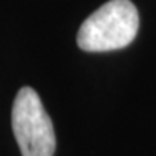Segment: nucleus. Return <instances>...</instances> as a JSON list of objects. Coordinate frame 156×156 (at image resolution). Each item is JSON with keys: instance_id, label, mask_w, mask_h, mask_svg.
I'll return each mask as SVG.
<instances>
[{"instance_id": "nucleus-1", "label": "nucleus", "mask_w": 156, "mask_h": 156, "mask_svg": "<svg viewBox=\"0 0 156 156\" xmlns=\"http://www.w3.org/2000/svg\"><path fill=\"white\" fill-rule=\"evenodd\" d=\"M139 11L131 0H110L83 21L76 43L83 51L104 53L121 49L136 38Z\"/></svg>"}, {"instance_id": "nucleus-2", "label": "nucleus", "mask_w": 156, "mask_h": 156, "mask_svg": "<svg viewBox=\"0 0 156 156\" xmlns=\"http://www.w3.org/2000/svg\"><path fill=\"white\" fill-rule=\"evenodd\" d=\"M11 124L23 156L54 154V127L38 94L32 88H23L16 94L11 110Z\"/></svg>"}]
</instances>
